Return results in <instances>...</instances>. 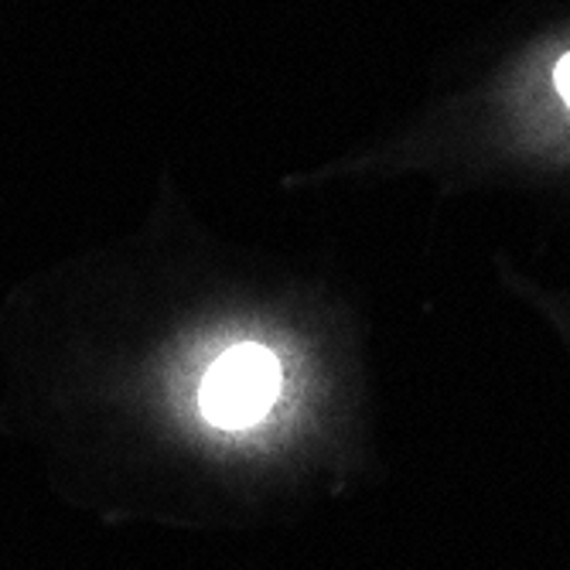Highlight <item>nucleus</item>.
<instances>
[{
  "label": "nucleus",
  "instance_id": "1",
  "mask_svg": "<svg viewBox=\"0 0 570 570\" xmlns=\"http://www.w3.org/2000/svg\"><path fill=\"white\" fill-rule=\"evenodd\" d=\"M281 393V366L261 345L229 348L202 380V413L219 428H249L264 417Z\"/></svg>",
  "mask_w": 570,
  "mask_h": 570
},
{
  "label": "nucleus",
  "instance_id": "2",
  "mask_svg": "<svg viewBox=\"0 0 570 570\" xmlns=\"http://www.w3.org/2000/svg\"><path fill=\"white\" fill-rule=\"evenodd\" d=\"M557 89H560V96L567 99V107H570V56H563L560 66H557Z\"/></svg>",
  "mask_w": 570,
  "mask_h": 570
}]
</instances>
